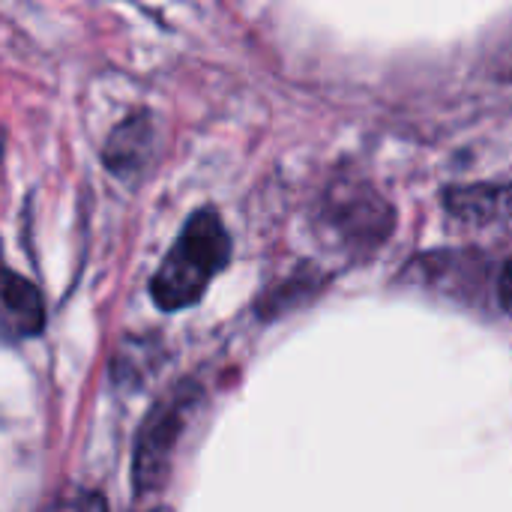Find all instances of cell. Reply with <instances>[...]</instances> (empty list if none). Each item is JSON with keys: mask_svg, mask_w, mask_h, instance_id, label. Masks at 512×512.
<instances>
[{"mask_svg": "<svg viewBox=\"0 0 512 512\" xmlns=\"http://www.w3.org/2000/svg\"><path fill=\"white\" fill-rule=\"evenodd\" d=\"M150 144H153V123L147 114H135L123 126L114 129V135L105 147V165L120 177L135 174L144 168Z\"/></svg>", "mask_w": 512, "mask_h": 512, "instance_id": "8992f818", "label": "cell"}, {"mask_svg": "<svg viewBox=\"0 0 512 512\" xmlns=\"http://www.w3.org/2000/svg\"><path fill=\"white\" fill-rule=\"evenodd\" d=\"M231 258V240L228 231L213 210L195 213L186 228L180 231L177 243L159 264L150 282V294L159 309L177 312L192 306L210 279L228 264Z\"/></svg>", "mask_w": 512, "mask_h": 512, "instance_id": "6da1fadb", "label": "cell"}, {"mask_svg": "<svg viewBox=\"0 0 512 512\" xmlns=\"http://www.w3.org/2000/svg\"><path fill=\"white\" fill-rule=\"evenodd\" d=\"M45 324V306L39 291L18 273L6 270L3 282V333L6 339L36 336Z\"/></svg>", "mask_w": 512, "mask_h": 512, "instance_id": "5b68a950", "label": "cell"}, {"mask_svg": "<svg viewBox=\"0 0 512 512\" xmlns=\"http://www.w3.org/2000/svg\"><path fill=\"white\" fill-rule=\"evenodd\" d=\"M447 210L462 222H501L512 219V183H483V186H456L444 195Z\"/></svg>", "mask_w": 512, "mask_h": 512, "instance_id": "277c9868", "label": "cell"}, {"mask_svg": "<svg viewBox=\"0 0 512 512\" xmlns=\"http://www.w3.org/2000/svg\"><path fill=\"white\" fill-rule=\"evenodd\" d=\"M72 512H108V510H105V501H102V495H93V492H87V495H81V498L75 501Z\"/></svg>", "mask_w": 512, "mask_h": 512, "instance_id": "ba28073f", "label": "cell"}, {"mask_svg": "<svg viewBox=\"0 0 512 512\" xmlns=\"http://www.w3.org/2000/svg\"><path fill=\"white\" fill-rule=\"evenodd\" d=\"M498 300H501L504 312L512 315V258L504 264V270H501V279H498Z\"/></svg>", "mask_w": 512, "mask_h": 512, "instance_id": "52a82bcc", "label": "cell"}, {"mask_svg": "<svg viewBox=\"0 0 512 512\" xmlns=\"http://www.w3.org/2000/svg\"><path fill=\"white\" fill-rule=\"evenodd\" d=\"M153 512H165V510H153Z\"/></svg>", "mask_w": 512, "mask_h": 512, "instance_id": "9c48e42d", "label": "cell"}, {"mask_svg": "<svg viewBox=\"0 0 512 512\" xmlns=\"http://www.w3.org/2000/svg\"><path fill=\"white\" fill-rule=\"evenodd\" d=\"M195 399H198V387L183 381V387L165 396L141 423L132 453V483L138 495L156 492L168 480L171 459L195 411Z\"/></svg>", "mask_w": 512, "mask_h": 512, "instance_id": "7a4b0ae2", "label": "cell"}, {"mask_svg": "<svg viewBox=\"0 0 512 512\" xmlns=\"http://www.w3.org/2000/svg\"><path fill=\"white\" fill-rule=\"evenodd\" d=\"M339 231H345L351 240H372L378 243L387 237L393 225V210L372 192V189H351L348 195H333V216Z\"/></svg>", "mask_w": 512, "mask_h": 512, "instance_id": "3957f363", "label": "cell"}]
</instances>
